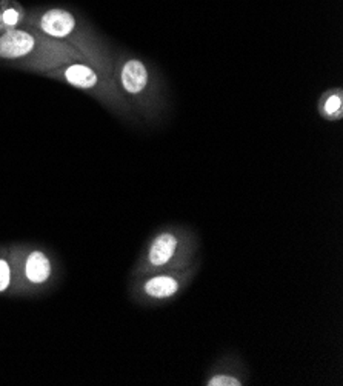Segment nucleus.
Instances as JSON below:
<instances>
[{
  "label": "nucleus",
  "instance_id": "7ed1b4c3",
  "mask_svg": "<svg viewBox=\"0 0 343 386\" xmlns=\"http://www.w3.org/2000/svg\"><path fill=\"white\" fill-rule=\"evenodd\" d=\"M18 273V288L28 286H42L53 276L51 259L42 250H31L23 252L22 248L11 251Z\"/></svg>",
  "mask_w": 343,
  "mask_h": 386
},
{
  "label": "nucleus",
  "instance_id": "423d86ee",
  "mask_svg": "<svg viewBox=\"0 0 343 386\" xmlns=\"http://www.w3.org/2000/svg\"><path fill=\"white\" fill-rule=\"evenodd\" d=\"M40 28L48 36L63 39L68 37L75 31L76 19L68 11L51 10L44 14V18L40 19Z\"/></svg>",
  "mask_w": 343,
  "mask_h": 386
},
{
  "label": "nucleus",
  "instance_id": "9d476101",
  "mask_svg": "<svg viewBox=\"0 0 343 386\" xmlns=\"http://www.w3.org/2000/svg\"><path fill=\"white\" fill-rule=\"evenodd\" d=\"M245 380L242 377H239L238 374L231 373V369H225L224 371L214 373L212 375H209L208 379L205 380L207 386H243Z\"/></svg>",
  "mask_w": 343,
  "mask_h": 386
},
{
  "label": "nucleus",
  "instance_id": "39448f33",
  "mask_svg": "<svg viewBox=\"0 0 343 386\" xmlns=\"http://www.w3.org/2000/svg\"><path fill=\"white\" fill-rule=\"evenodd\" d=\"M36 48V39L27 31L11 30L0 37V57L8 60L23 59Z\"/></svg>",
  "mask_w": 343,
  "mask_h": 386
},
{
  "label": "nucleus",
  "instance_id": "9b49d317",
  "mask_svg": "<svg viewBox=\"0 0 343 386\" xmlns=\"http://www.w3.org/2000/svg\"><path fill=\"white\" fill-rule=\"evenodd\" d=\"M2 20L6 27H15L19 22V13L15 10H6L2 15Z\"/></svg>",
  "mask_w": 343,
  "mask_h": 386
},
{
  "label": "nucleus",
  "instance_id": "f257e3e1",
  "mask_svg": "<svg viewBox=\"0 0 343 386\" xmlns=\"http://www.w3.org/2000/svg\"><path fill=\"white\" fill-rule=\"evenodd\" d=\"M199 240L190 228L168 225L146 243L131 271V278H141L163 271L183 269L198 260Z\"/></svg>",
  "mask_w": 343,
  "mask_h": 386
},
{
  "label": "nucleus",
  "instance_id": "1a4fd4ad",
  "mask_svg": "<svg viewBox=\"0 0 343 386\" xmlns=\"http://www.w3.org/2000/svg\"><path fill=\"white\" fill-rule=\"evenodd\" d=\"M18 286V273H15V262L11 257H0V294L6 292L11 286Z\"/></svg>",
  "mask_w": 343,
  "mask_h": 386
},
{
  "label": "nucleus",
  "instance_id": "f03ea898",
  "mask_svg": "<svg viewBox=\"0 0 343 386\" xmlns=\"http://www.w3.org/2000/svg\"><path fill=\"white\" fill-rule=\"evenodd\" d=\"M199 268L200 262L195 260L194 264L183 269L163 271V273L133 278L129 294L138 305H162V303L174 300L177 295H181L194 281Z\"/></svg>",
  "mask_w": 343,
  "mask_h": 386
},
{
  "label": "nucleus",
  "instance_id": "0eeeda50",
  "mask_svg": "<svg viewBox=\"0 0 343 386\" xmlns=\"http://www.w3.org/2000/svg\"><path fill=\"white\" fill-rule=\"evenodd\" d=\"M63 77L70 85L79 89H94L99 86L101 77L91 67L84 63H72L63 70Z\"/></svg>",
  "mask_w": 343,
  "mask_h": 386
},
{
  "label": "nucleus",
  "instance_id": "20e7f679",
  "mask_svg": "<svg viewBox=\"0 0 343 386\" xmlns=\"http://www.w3.org/2000/svg\"><path fill=\"white\" fill-rule=\"evenodd\" d=\"M120 86L125 93L133 97H138L148 89L150 71L145 63L138 59H129L124 62L120 68Z\"/></svg>",
  "mask_w": 343,
  "mask_h": 386
},
{
  "label": "nucleus",
  "instance_id": "6e6552de",
  "mask_svg": "<svg viewBox=\"0 0 343 386\" xmlns=\"http://www.w3.org/2000/svg\"><path fill=\"white\" fill-rule=\"evenodd\" d=\"M321 116L326 120H342L343 119V96L340 89L325 94L321 98Z\"/></svg>",
  "mask_w": 343,
  "mask_h": 386
}]
</instances>
